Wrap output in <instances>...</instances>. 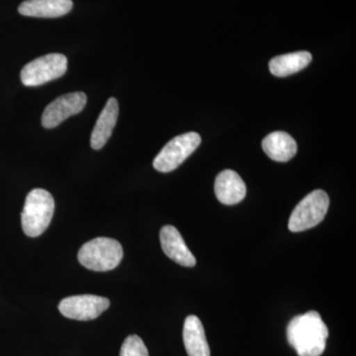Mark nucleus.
Masks as SVG:
<instances>
[{
  "label": "nucleus",
  "mask_w": 356,
  "mask_h": 356,
  "mask_svg": "<svg viewBox=\"0 0 356 356\" xmlns=\"http://www.w3.org/2000/svg\"><path fill=\"white\" fill-rule=\"evenodd\" d=\"M262 149L273 161L286 163L294 158L298 151L297 143L289 134L273 132L262 140Z\"/></svg>",
  "instance_id": "nucleus-14"
},
{
  "label": "nucleus",
  "mask_w": 356,
  "mask_h": 356,
  "mask_svg": "<svg viewBox=\"0 0 356 356\" xmlns=\"http://www.w3.org/2000/svg\"><path fill=\"white\" fill-rule=\"evenodd\" d=\"M88 97L83 92L67 93L58 97L44 109L42 125L53 129L67 120L70 116L81 113L86 107Z\"/></svg>",
  "instance_id": "nucleus-8"
},
{
  "label": "nucleus",
  "mask_w": 356,
  "mask_h": 356,
  "mask_svg": "<svg viewBox=\"0 0 356 356\" xmlns=\"http://www.w3.org/2000/svg\"><path fill=\"white\" fill-rule=\"evenodd\" d=\"M110 306L109 299L96 295H76L63 299L58 310L65 318L91 321L99 317Z\"/></svg>",
  "instance_id": "nucleus-7"
},
{
  "label": "nucleus",
  "mask_w": 356,
  "mask_h": 356,
  "mask_svg": "<svg viewBox=\"0 0 356 356\" xmlns=\"http://www.w3.org/2000/svg\"><path fill=\"white\" fill-rule=\"evenodd\" d=\"M311 60L312 55L309 51H295L273 58L269 63V70L273 76L285 77L305 69Z\"/></svg>",
  "instance_id": "nucleus-15"
},
{
  "label": "nucleus",
  "mask_w": 356,
  "mask_h": 356,
  "mask_svg": "<svg viewBox=\"0 0 356 356\" xmlns=\"http://www.w3.org/2000/svg\"><path fill=\"white\" fill-rule=\"evenodd\" d=\"M118 115V102L116 98H109L91 134L90 144L93 149H102L108 142L116 126Z\"/></svg>",
  "instance_id": "nucleus-11"
},
{
  "label": "nucleus",
  "mask_w": 356,
  "mask_h": 356,
  "mask_svg": "<svg viewBox=\"0 0 356 356\" xmlns=\"http://www.w3.org/2000/svg\"><path fill=\"white\" fill-rule=\"evenodd\" d=\"M72 6V0H26L18 11L29 17L57 18L69 13Z\"/></svg>",
  "instance_id": "nucleus-12"
},
{
  "label": "nucleus",
  "mask_w": 356,
  "mask_h": 356,
  "mask_svg": "<svg viewBox=\"0 0 356 356\" xmlns=\"http://www.w3.org/2000/svg\"><path fill=\"white\" fill-rule=\"evenodd\" d=\"M327 337L329 330L318 312L296 316L288 324V343L299 356L322 355Z\"/></svg>",
  "instance_id": "nucleus-1"
},
{
  "label": "nucleus",
  "mask_w": 356,
  "mask_h": 356,
  "mask_svg": "<svg viewBox=\"0 0 356 356\" xmlns=\"http://www.w3.org/2000/svg\"><path fill=\"white\" fill-rule=\"evenodd\" d=\"M161 248L165 254L173 261L185 267H193L196 264V259L185 243L181 234L175 227H163L159 234Z\"/></svg>",
  "instance_id": "nucleus-9"
},
{
  "label": "nucleus",
  "mask_w": 356,
  "mask_h": 356,
  "mask_svg": "<svg viewBox=\"0 0 356 356\" xmlns=\"http://www.w3.org/2000/svg\"><path fill=\"white\" fill-rule=\"evenodd\" d=\"M215 194L225 205H236L245 197L247 186L236 172L226 170L220 172L215 180Z\"/></svg>",
  "instance_id": "nucleus-10"
},
{
  "label": "nucleus",
  "mask_w": 356,
  "mask_h": 356,
  "mask_svg": "<svg viewBox=\"0 0 356 356\" xmlns=\"http://www.w3.org/2000/svg\"><path fill=\"white\" fill-rule=\"evenodd\" d=\"M120 356H149L146 344L137 334L129 336L121 346Z\"/></svg>",
  "instance_id": "nucleus-16"
},
{
  "label": "nucleus",
  "mask_w": 356,
  "mask_h": 356,
  "mask_svg": "<svg viewBox=\"0 0 356 356\" xmlns=\"http://www.w3.org/2000/svg\"><path fill=\"white\" fill-rule=\"evenodd\" d=\"M200 144V135L195 132L185 133L173 138L154 159V168L158 172L165 173L177 170Z\"/></svg>",
  "instance_id": "nucleus-5"
},
{
  "label": "nucleus",
  "mask_w": 356,
  "mask_h": 356,
  "mask_svg": "<svg viewBox=\"0 0 356 356\" xmlns=\"http://www.w3.org/2000/svg\"><path fill=\"white\" fill-rule=\"evenodd\" d=\"M184 343L188 356H211L202 323L196 316L191 315L185 318Z\"/></svg>",
  "instance_id": "nucleus-13"
},
{
  "label": "nucleus",
  "mask_w": 356,
  "mask_h": 356,
  "mask_svg": "<svg viewBox=\"0 0 356 356\" xmlns=\"http://www.w3.org/2000/svg\"><path fill=\"white\" fill-rule=\"evenodd\" d=\"M55 212V200L50 192L36 188L26 197L21 221L25 235L37 238L50 226Z\"/></svg>",
  "instance_id": "nucleus-2"
},
{
  "label": "nucleus",
  "mask_w": 356,
  "mask_h": 356,
  "mask_svg": "<svg viewBox=\"0 0 356 356\" xmlns=\"http://www.w3.org/2000/svg\"><path fill=\"white\" fill-rule=\"evenodd\" d=\"M329 206V195L324 191L318 189L311 192L293 210L288 228L293 233L314 228L324 220Z\"/></svg>",
  "instance_id": "nucleus-4"
},
{
  "label": "nucleus",
  "mask_w": 356,
  "mask_h": 356,
  "mask_svg": "<svg viewBox=\"0 0 356 356\" xmlns=\"http://www.w3.org/2000/svg\"><path fill=\"white\" fill-rule=\"evenodd\" d=\"M67 58L63 54H48L32 60L21 70V81L26 86H39L64 76Z\"/></svg>",
  "instance_id": "nucleus-6"
},
{
  "label": "nucleus",
  "mask_w": 356,
  "mask_h": 356,
  "mask_svg": "<svg viewBox=\"0 0 356 356\" xmlns=\"http://www.w3.org/2000/svg\"><path fill=\"white\" fill-rule=\"evenodd\" d=\"M123 254L118 241L102 236L84 243L79 252V261L90 270L109 271L120 264Z\"/></svg>",
  "instance_id": "nucleus-3"
}]
</instances>
